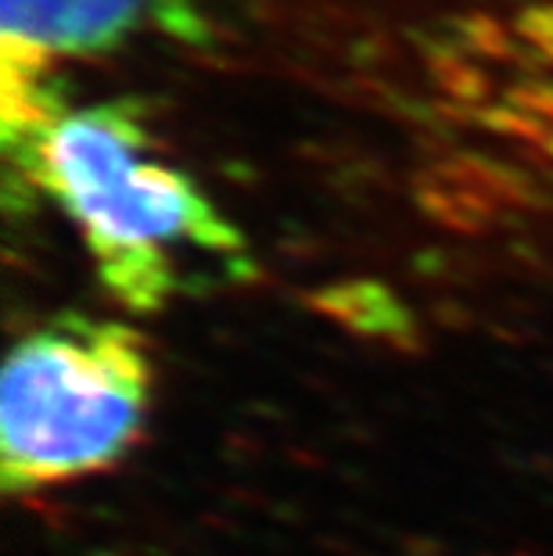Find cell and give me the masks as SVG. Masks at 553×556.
<instances>
[{"label":"cell","mask_w":553,"mask_h":556,"mask_svg":"<svg viewBox=\"0 0 553 556\" xmlns=\"http://www.w3.org/2000/svg\"><path fill=\"white\" fill-rule=\"evenodd\" d=\"M151 356L123 319L58 313L26 330L0 374V484L29 495L98 475L134 448Z\"/></svg>","instance_id":"7a4b0ae2"},{"label":"cell","mask_w":553,"mask_h":556,"mask_svg":"<svg viewBox=\"0 0 553 556\" xmlns=\"http://www.w3.org/2000/svg\"><path fill=\"white\" fill-rule=\"evenodd\" d=\"M8 198L47 194L84 241L104 291L129 313H159L184 294L255 277L244 233L162 155L134 101H58L4 151Z\"/></svg>","instance_id":"6da1fadb"},{"label":"cell","mask_w":553,"mask_h":556,"mask_svg":"<svg viewBox=\"0 0 553 556\" xmlns=\"http://www.w3.org/2000/svg\"><path fill=\"white\" fill-rule=\"evenodd\" d=\"M140 37L198 43V0H0V134L18 148L58 104L54 73Z\"/></svg>","instance_id":"3957f363"}]
</instances>
